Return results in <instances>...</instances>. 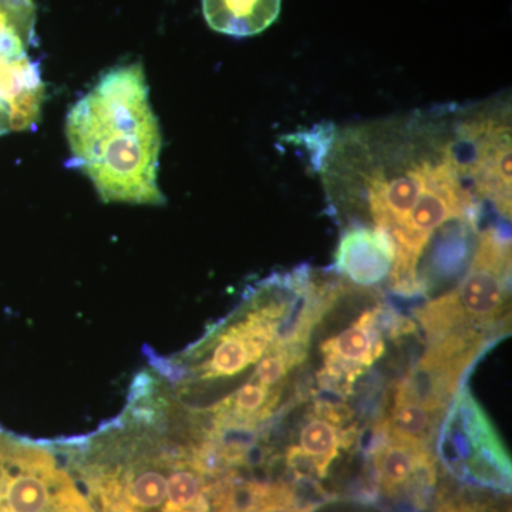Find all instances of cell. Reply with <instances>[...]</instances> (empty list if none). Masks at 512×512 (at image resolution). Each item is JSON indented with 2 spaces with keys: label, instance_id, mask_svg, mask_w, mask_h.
<instances>
[{
  "label": "cell",
  "instance_id": "obj_1",
  "mask_svg": "<svg viewBox=\"0 0 512 512\" xmlns=\"http://www.w3.org/2000/svg\"><path fill=\"white\" fill-rule=\"evenodd\" d=\"M323 170L338 207L363 208L393 239L390 284L403 296L423 295L419 264L434 235L450 224H477L474 197L453 126L433 116L383 121L343 131Z\"/></svg>",
  "mask_w": 512,
  "mask_h": 512
},
{
  "label": "cell",
  "instance_id": "obj_2",
  "mask_svg": "<svg viewBox=\"0 0 512 512\" xmlns=\"http://www.w3.org/2000/svg\"><path fill=\"white\" fill-rule=\"evenodd\" d=\"M70 167L92 181L101 200L164 205L158 187L160 124L141 63L113 67L70 109Z\"/></svg>",
  "mask_w": 512,
  "mask_h": 512
},
{
  "label": "cell",
  "instance_id": "obj_3",
  "mask_svg": "<svg viewBox=\"0 0 512 512\" xmlns=\"http://www.w3.org/2000/svg\"><path fill=\"white\" fill-rule=\"evenodd\" d=\"M308 279V272L298 271L261 282L229 319L184 353L180 362H165L164 367L170 370L187 367L190 382H212L241 375L261 360L288 325L291 328V318Z\"/></svg>",
  "mask_w": 512,
  "mask_h": 512
},
{
  "label": "cell",
  "instance_id": "obj_4",
  "mask_svg": "<svg viewBox=\"0 0 512 512\" xmlns=\"http://www.w3.org/2000/svg\"><path fill=\"white\" fill-rule=\"evenodd\" d=\"M511 289V239L488 228L478 239L470 268L453 291L414 312L429 340L457 330H494L507 311Z\"/></svg>",
  "mask_w": 512,
  "mask_h": 512
},
{
  "label": "cell",
  "instance_id": "obj_5",
  "mask_svg": "<svg viewBox=\"0 0 512 512\" xmlns=\"http://www.w3.org/2000/svg\"><path fill=\"white\" fill-rule=\"evenodd\" d=\"M443 419L437 454L451 476L464 484L510 494V454L468 386H460Z\"/></svg>",
  "mask_w": 512,
  "mask_h": 512
},
{
  "label": "cell",
  "instance_id": "obj_6",
  "mask_svg": "<svg viewBox=\"0 0 512 512\" xmlns=\"http://www.w3.org/2000/svg\"><path fill=\"white\" fill-rule=\"evenodd\" d=\"M0 512H97L42 444L0 430Z\"/></svg>",
  "mask_w": 512,
  "mask_h": 512
},
{
  "label": "cell",
  "instance_id": "obj_7",
  "mask_svg": "<svg viewBox=\"0 0 512 512\" xmlns=\"http://www.w3.org/2000/svg\"><path fill=\"white\" fill-rule=\"evenodd\" d=\"M458 153L471 191L511 218V109L493 103L454 119Z\"/></svg>",
  "mask_w": 512,
  "mask_h": 512
},
{
  "label": "cell",
  "instance_id": "obj_8",
  "mask_svg": "<svg viewBox=\"0 0 512 512\" xmlns=\"http://www.w3.org/2000/svg\"><path fill=\"white\" fill-rule=\"evenodd\" d=\"M490 343L487 333L478 330H457L430 340L426 353L396 384L393 394L446 414L463 377Z\"/></svg>",
  "mask_w": 512,
  "mask_h": 512
},
{
  "label": "cell",
  "instance_id": "obj_9",
  "mask_svg": "<svg viewBox=\"0 0 512 512\" xmlns=\"http://www.w3.org/2000/svg\"><path fill=\"white\" fill-rule=\"evenodd\" d=\"M392 315L383 306L363 312L349 328L326 340L322 345L323 369L319 382L333 387L343 396L352 392L353 384L384 353V329Z\"/></svg>",
  "mask_w": 512,
  "mask_h": 512
},
{
  "label": "cell",
  "instance_id": "obj_10",
  "mask_svg": "<svg viewBox=\"0 0 512 512\" xmlns=\"http://www.w3.org/2000/svg\"><path fill=\"white\" fill-rule=\"evenodd\" d=\"M372 464L376 483L387 497L412 498L416 507H426L437 481L436 458L430 447L393 439L376 430Z\"/></svg>",
  "mask_w": 512,
  "mask_h": 512
},
{
  "label": "cell",
  "instance_id": "obj_11",
  "mask_svg": "<svg viewBox=\"0 0 512 512\" xmlns=\"http://www.w3.org/2000/svg\"><path fill=\"white\" fill-rule=\"evenodd\" d=\"M43 101L45 83L39 62L32 56L0 57V137L35 128Z\"/></svg>",
  "mask_w": 512,
  "mask_h": 512
},
{
  "label": "cell",
  "instance_id": "obj_12",
  "mask_svg": "<svg viewBox=\"0 0 512 512\" xmlns=\"http://www.w3.org/2000/svg\"><path fill=\"white\" fill-rule=\"evenodd\" d=\"M393 239L376 227L355 225L343 232L336 248L335 268L350 284L372 288L389 278L394 264Z\"/></svg>",
  "mask_w": 512,
  "mask_h": 512
},
{
  "label": "cell",
  "instance_id": "obj_13",
  "mask_svg": "<svg viewBox=\"0 0 512 512\" xmlns=\"http://www.w3.org/2000/svg\"><path fill=\"white\" fill-rule=\"evenodd\" d=\"M350 443V431L340 429V424L315 412L302 426L299 446H291L288 450L289 467L299 478L312 474L325 478L340 448H348Z\"/></svg>",
  "mask_w": 512,
  "mask_h": 512
},
{
  "label": "cell",
  "instance_id": "obj_14",
  "mask_svg": "<svg viewBox=\"0 0 512 512\" xmlns=\"http://www.w3.org/2000/svg\"><path fill=\"white\" fill-rule=\"evenodd\" d=\"M281 6L282 0H202V13L215 32L249 37L271 28Z\"/></svg>",
  "mask_w": 512,
  "mask_h": 512
},
{
  "label": "cell",
  "instance_id": "obj_15",
  "mask_svg": "<svg viewBox=\"0 0 512 512\" xmlns=\"http://www.w3.org/2000/svg\"><path fill=\"white\" fill-rule=\"evenodd\" d=\"M443 417V413L434 412L413 400L393 394L392 407L376 430L393 439L430 447L439 433V424Z\"/></svg>",
  "mask_w": 512,
  "mask_h": 512
},
{
  "label": "cell",
  "instance_id": "obj_16",
  "mask_svg": "<svg viewBox=\"0 0 512 512\" xmlns=\"http://www.w3.org/2000/svg\"><path fill=\"white\" fill-rule=\"evenodd\" d=\"M33 0H0V57H29L37 46Z\"/></svg>",
  "mask_w": 512,
  "mask_h": 512
},
{
  "label": "cell",
  "instance_id": "obj_17",
  "mask_svg": "<svg viewBox=\"0 0 512 512\" xmlns=\"http://www.w3.org/2000/svg\"><path fill=\"white\" fill-rule=\"evenodd\" d=\"M261 512H312V507L302 505L291 485L262 483L259 495Z\"/></svg>",
  "mask_w": 512,
  "mask_h": 512
},
{
  "label": "cell",
  "instance_id": "obj_18",
  "mask_svg": "<svg viewBox=\"0 0 512 512\" xmlns=\"http://www.w3.org/2000/svg\"><path fill=\"white\" fill-rule=\"evenodd\" d=\"M436 512H508L491 497H483L470 491L457 493L444 498L437 505Z\"/></svg>",
  "mask_w": 512,
  "mask_h": 512
}]
</instances>
